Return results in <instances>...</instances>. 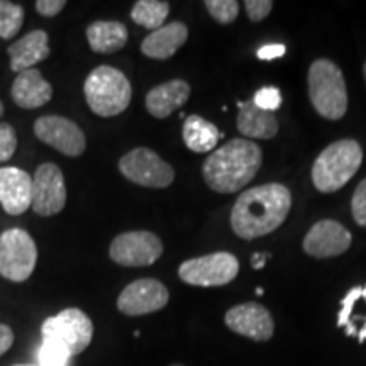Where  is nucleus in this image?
Listing matches in <instances>:
<instances>
[{
	"instance_id": "obj_1",
	"label": "nucleus",
	"mask_w": 366,
	"mask_h": 366,
	"mask_svg": "<svg viewBox=\"0 0 366 366\" xmlns=\"http://www.w3.org/2000/svg\"><path fill=\"white\" fill-rule=\"evenodd\" d=\"M292 209V194L282 183H267L244 190L231 210V227L241 239L272 234L285 222Z\"/></svg>"
},
{
	"instance_id": "obj_2",
	"label": "nucleus",
	"mask_w": 366,
	"mask_h": 366,
	"mask_svg": "<svg viewBox=\"0 0 366 366\" xmlns=\"http://www.w3.org/2000/svg\"><path fill=\"white\" fill-rule=\"evenodd\" d=\"M262 154V148L244 137L227 141L204 162V180L217 194H236L256 177Z\"/></svg>"
},
{
	"instance_id": "obj_3",
	"label": "nucleus",
	"mask_w": 366,
	"mask_h": 366,
	"mask_svg": "<svg viewBox=\"0 0 366 366\" xmlns=\"http://www.w3.org/2000/svg\"><path fill=\"white\" fill-rule=\"evenodd\" d=\"M84 95L86 105L95 116L116 117L129 107L132 86L129 79L121 70L100 65L86 76Z\"/></svg>"
},
{
	"instance_id": "obj_4",
	"label": "nucleus",
	"mask_w": 366,
	"mask_h": 366,
	"mask_svg": "<svg viewBox=\"0 0 366 366\" xmlns=\"http://www.w3.org/2000/svg\"><path fill=\"white\" fill-rule=\"evenodd\" d=\"M363 163V149L355 139L329 144L312 167V182L322 194H332L346 185Z\"/></svg>"
},
{
	"instance_id": "obj_5",
	"label": "nucleus",
	"mask_w": 366,
	"mask_h": 366,
	"mask_svg": "<svg viewBox=\"0 0 366 366\" xmlns=\"http://www.w3.org/2000/svg\"><path fill=\"white\" fill-rule=\"evenodd\" d=\"M309 99L315 112L340 121L347 111V89L342 71L331 59H315L307 75Z\"/></svg>"
},
{
	"instance_id": "obj_6",
	"label": "nucleus",
	"mask_w": 366,
	"mask_h": 366,
	"mask_svg": "<svg viewBox=\"0 0 366 366\" xmlns=\"http://www.w3.org/2000/svg\"><path fill=\"white\" fill-rule=\"evenodd\" d=\"M43 341H51L66 351L68 355H81L94 340V322L84 310L68 307L48 317L41 326Z\"/></svg>"
},
{
	"instance_id": "obj_7",
	"label": "nucleus",
	"mask_w": 366,
	"mask_h": 366,
	"mask_svg": "<svg viewBox=\"0 0 366 366\" xmlns=\"http://www.w3.org/2000/svg\"><path fill=\"white\" fill-rule=\"evenodd\" d=\"M38 263V246L21 227H11L0 234V274L9 282L29 280Z\"/></svg>"
},
{
	"instance_id": "obj_8",
	"label": "nucleus",
	"mask_w": 366,
	"mask_h": 366,
	"mask_svg": "<svg viewBox=\"0 0 366 366\" xmlns=\"http://www.w3.org/2000/svg\"><path fill=\"white\" fill-rule=\"evenodd\" d=\"M239 273V262L231 253H212L187 259L178 268L183 283L194 287H222Z\"/></svg>"
},
{
	"instance_id": "obj_9",
	"label": "nucleus",
	"mask_w": 366,
	"mask_h": 366,
	"mask_svg": "<svg viewBox=\"0 0 366 366\" xmlns=\"http://www.w3.org/2000/svg\"><path fill=\"white\" fill-rule=\"evenodd\" d=\"M119 172L127 180L148 189H167L175 180V170L149 148H134L119 159Z\"/></svg>"
},
{
	"instance_id": "obj_10",
	"label": "nucleus",
	"mask_w": 366,
	"mask_h": 366,
	"mask_svg": "<svg viewBox=\"0 0 366 366\" xmlns=\"http://www.w3.org/2000/svg\"><path fill=\"white\" fill-rule=\"evenodd\" d=\"M163 254V242L154 232L129 231L114 237L109 256L121 267H151Z\"/></svg>"
},
{
	"instance_id": "obj_11",
	"label": "nucleus",
	"mask_w": 366,
	"mask_h": 366,
	"mask_svg": "<svg viewBox=\"0 0 366 366\" xmlns=\"http://www.w3.org/2000/svg\"><path fill=\"white\" fill-rule=\"evenodd\" d=\"M66 205V185L58 164L43 163L33 177V202L31 209L41 217H51Z\"/></svg>"
},
{
	"instance_id": "obj_12",
	"label": "nucleus",
	"mask_w": 366,
	"mask_h": 366,
	"mask_svg": "<svg viewBox=\"0 0 366 366\" xmlns=\"http://www.w3.org/2000/svg\"><path fill=\"white\" fill-rule=\"evenodd\" d=\"M170 292L157 278H139L132 282L117 297V310L129 317L158 312L167 307Z\"/></svg>"
},
{
	"instance_id": "obj_13",
	"label": "nucleus",
	"mask_w": 366,
	"mask_h": 366,
	"mask_svg": "<svg viewBox=\"0 0 366 366\" xmlns=\"http://www.w3.org/2000/svg\"><path fill=\"white\" fill-rule=\"evenodd\" d=\"M34 134L65 157H81L86 149L85 132L76 122L63 116H43L34 122Z\"/></svg>"
},
{
	"instance_id": "obj_14",
	"label": "nucleus",
	"mask_w": 366,
	"mask_h": 366,
	"mask_svg": "<svg viewBox=\"0 0 366 366\" xmlns=\"http://www.w3.org/2000/svg\"><path fill=\"white\" fill-rule=\"evenodd\" d=\"M224 322L234 334L256 342L269 341L274 332V322L269 310L256 302H246L231 307L224 315Z\"/></svg>"
},
{
	"instance_id": "obj_15",
	"label": "nucleus",
	"mask_w": 366,
	"mask_h": 366,
	"mask_svg": "<svg viewBox=\"0 0 366 366\" xmlns=\"http://www.w3.org/2000/svg\"><path fill=\"white\" fill-rule=\"evenodd\" d=\"M351 232L340 222L326 221L315 222L304 237V251L312 258H334L346 253L351 246Z\"/></svg>"
},
{
	"instance_id": "obj_16",
	"label": "nucleus",
	"mask_w": 366,
	"mask_h": 366,
	"mask_svg": "<svg viewBox=\"0 0 366 366\" xmlns=\"http://www.w3.org/2000/svg\"><path fill=\"white\" fill-rule=\"evenodd\" d=\"M33 202V177L17 167L0 168V205L9 216H21Z\"/></svg>"
},
{
	"instance_id": "obj_17",
	"label": "nucleus",
	"mask_w": 366,
	"mask_h": 366,
	"mask_svg": "<svg viewBox=\"0 0 366 366\" xmlns=\"http://www.w3.org/2000/svg\"><path fill=\"white\" fill-rule=\"evenodd\" d=\"M11 97L17 107L34 111L51 100L53 86L48 80H44L43 73L31 68L16 76L11 89Z\"/></svg>"
},
{
	"instance_id": "obj_18",
	"label": "nucleus",
	"mask_w": 366,
	"mask_h": 366,
	"mask_svg": "<svg viewBox=\"0 0 366 366\" xmlns=\"http://www.w3.org/2000/svg\"><path fill=\"white\" fill-rule=\"evenodd\" d=\"M7 54L11 58L12 71L22 73L31 70L49 56V36L43 29L31 31L9 46Z\"/></svg>"
},
{
	"instance_id": "obj_19",
	"label": "nucleus",
	"mask_w": 366,
	"mask_h": 366,
	"mask_svg": "<svg viewBox=\"0 0 366 366\" xmlns=\"http://www.w3.org/2000/svg\"><path fill=\"white\" fill-rule=\"evenodd\" d=\"M190 85L185 80H168L151 89L146 95V111L157 119H167L190 99Z\"/></svg>"
},
{
	"instance_id": "obj_20",
	"label": "nucleus",
	"mask_w": 366,
	"mask_h": 366,
	"mask_svg": "<svg viewBox=\"0 0 366 366\" xmlns=\"http://www.w3.org/2000/svg\"><path fill=\"white\" fill-rule=\"evenodd\" d=\"M189 27L183 22H170L149 33L141 43V53L151 59H168L185 44Z\"/></svg>"
},
{
	"instance_id": "obj_21",
	"label": "nucleus",
	"mask_w": 366,
	"mask_h": 366,
	"mask_svg": "<svg viewBox=\"0 0 366 366\" xmlns=\"http://www.w3.org/2000/svg\"><path fill=\"white\" fill-rule=\"evenodd\" d=\"M237 131L248 139H272L278 134L277 117L273 112L259 109L253 100L251 102H237Z\"/></svg>"
},
{
	"instance_id": "obj_22",
	"label": "nucleus",
	"mask_w": 366,
	"mask_h": 366,
	"mask_svg": "<svg viewBox=\"0 0 366 366\" xmlns=\"http://www.w3.org/2000/svg\"><path fill=\"white\" fill-rule=\"evenodd\" d=\"M127 38V27L119 21H95L86 27V41L90 49L99 54L119 51L126 46Z\"/></svg>"
},
{
	"instance_id": "obj_23",
	"label": "nucleus",
	"mask_w": 366,
	"mask_h": 366,
	"mask_svg": "<svg viewBox=\"0 0 366 366\" xmlns=\"http://www.w3.org/2000/svg\"><path fill=\"white\" fill-rule=\"evenodd\" d=\"M182 136L183 143L194 153H209L216 148L219 139H221V132H219L217 126H214L202 116H197V114H192L185 119Z\"/></svg>"
},
{
	"instance_id": "obj_24",
	"label": "nucleus",
	"mask_w": 366,
	"mask_h": 366,
	"mask_svg": "<svg viewBox=\"0 0 366 366\" xmlns=\"http://www.w3.org/2000/svg\"><path fill=\"white\" fill-rule=\"evenodd\" d=\"M168 14H170V4L162 0H137L131 11V19L137 26H143L146 29L153 31L164 26Z\"/></svg>"
},
{
	"instance_id": "obj_25",
	"label": "nucleus",
	"mask_w": 366,
	"mask_h": 366,
	"mask_svg": "<svg viewBox=\"0 0 366 366\" xmlns=\"http://www.w3.org/2000/svg\"><path fill=\"white\" fill-rule=\"evenodd\" d=\"M24 7L21 4L0 0V39H12L24 24Z\"/></svg>"
},
{
	"instance_id": "obj_26",
	"label": "nucleus",
	"mask_w": 366,
	"mask_h": 366,
	"mask_svg": "<svg viewBox=\"0 0 366 366\" xmlns=\"http://www.w3.org/2000/svg\"><path fill=\"white\" fill-rule=\"evenodd\" d=\"M204 6L219 24H231L239 16V2L236 0H205Z\"/></svg>"
},
{
	"instance_id": "obj_27",
	"label": "nucleus",
	"mask_w": 366,
	"mask_h": 366,
	"mask_svg": "<svg viewBox=\"0 0 366 366\" xmlns=\"http://www.w3.org/2000/svg\"><path fill=\"white\" fill-rule=\"evenodd\" d=\"M70 355L51 341H43L38 351V366H66Z\"/></svg>"
},
{
	"instance_id": "obj_28",
	"label": "nucleus",
	"mask_w": 366,
	"mask_h": 366,
	"mask_svg": "<svg viewBox=\"0 0 366 366\" xmlns=\"http://www.w3.org/2000/svg\"><path fill=\"white\" fill-rule=\"evenodd\" d=\"M17 149L16 129L7 122H0V163L14 157Z\"/></svg>"
},
{
	"instance_id": "obj_29",
	"label": "nucleus",
	"mask_w": 366,
	"mask_h": 366,
	"mask_svg": "<svg viewBox=\"0 0 366 366\" xmlns=\"http://www.w3.org/2000/svg\"><path fill=\"white\" fill-rule=\"evenodd\" d=\"M253 102L258 105L259 109L267 112H273L277 109H280L282 105V94L277 86H263L262 90H258L254 94Z\"/></svg>"
},
{
	"instance_id": "obj_30",
	"label": "nucleus",
	"mask_w": 366,
	"mask_h": 366,
	"mask_svg": "<svg viewBox=\"0 0 366 366\" xmlns=\"http://www.w3.org/2000/svg\"><path fill=\"white\" fill-rule=\"evenodd\" d=\"M351 212L356 224L366 227V178L356 187L353 200H351Z\"/></svg>"
},
{
	"instance_id": "obj_31",
	"label": "nucleus",
	"mask_w": 366,
	"mask_h": 366,
	"mask_svg": "<svg viewBox=\"0 0 366 366\" xmlns=\"http://www.w3.org/2000/svg\"><path fill=\"white\" fill-rule=\"evenodd\" d=\"M246 12H248L249 21L259 22L264 17H268V14L272 12L273 2L272 0H246L244 2Z\"/></svg>"
},
{
	"instance_id": "obj_32",
	"label": "nucleus",
	"mask_w": 366,
	"mask_h": 366,
	"mask_svg": "<svg viewBox=\"0 0 366 366\" xmlns=\"http://www.w3.org/2000/svg\"><path fill=\"white\" fill-rule=\"evenodd\" d=\"M65 7V0H38V2H36V11H38V14H41L43 17L58 16Z\"/></svg>"
},
{
	"instance_id": "obj_33",
	"label": "nucleus",
	"mask_w": 366,
	"mask_h": 366,
	"mask_svg": "<svg viewBox=\"0 0 366 366\" xmlns=\"http://www.w3.org/2000/svg\"><path fill=\"white\" fill-rule=\"evenodd\" d=\"M287 53L285 44H267L263 48L258 49V58L263 59V61H272V59L282 58L283 54Z\"/></svg>"
},
{
	"instance_id": "obj_34",
	"label": "nucleus",
	"mask_w": 366,
	"mask_h": 366,
	"mask_svg": "<svg viewBox=\"0 0 366 366\" xmlns=\"http://www.w3.org/2000/svg\"><path fill=\"white\" fill-rule=\"evenodd\" d=\"M14 340H16V336H14L12 329L9 327L7 324L0 322V356H4L9 350H11Z\"/></svg>"
},
{
	"instance_id": "obj_35",
	"label": "nucleus",
	"mask_w": 366,
	"mask_h": 366,
	"mask_svg": "<svg viewBox=\"0 0 366 366\" xmlns=\"http://www.w3.org/2000/svg\"><path fill=\"white\" fill-rule=\"evenodd\" d=\"M269 253H256L253 254V258H251V264H253L254 269H262L264 267V262L269 258Z\"/></svg>"
},
{
	"instance_id": "obj_36",
	"label": "nucleus",
	"mask_w": 366,
	"mask_h": 366,
	"mask_svg": "<svg viewBox=\"0 0 366 366\" xmlns=\"http://www.w3.org/2000/svg\"><path fill=\"white\" fill-rule=\"evenodd\" d=\"M2 116H4V104L0 102V117H2Z\"/></svg>"
},
{
	"instance_id": "obj_37",
	"label": "nucleus",
	"mask_w": 366,
	"mask_h": 366,
	"mask_svg": "<svg viewBox=\"0 0 366 366\" xmlns=\"http://www.w3.org/2000/svg\"><path fill=\"white\" fill-rule=\"evenodd\" d=\"M256 294H258V295H263V288H256Z\"/></svg>"
},
{
	"instance_id": "obj_38",
	"label": "nucleus",
	"mask_w": 366,
	"mask_h": 366,
	"mask_svg": "<svg viewBox=\"0 0 366 366\" xmlns=\"http://www.w3.org/2000/svg\"><path fill=\"white\" fill-rule=\"evenodd\" d=\"M363 75H365V81H366V61H365V65H363Z\"/></svg>"
},
{
	"instance_id": "obj_39",
	"label": "nucleus",
	"mask_w": 366,
	"mask_h": 366,
	"mask_svg": "<svg viewBox=\"0 0 366 366\" xmlns=\"http://www.w3.org/2000/svg\"><path fill=\"white\" fill-rule=\"evenodd\" d=\"M14 366H38V365H14Z\"/></svg>"
},
{
	"instance_id": "obj_40",
	"label": "nucleus",
	"mask_w": 366,
	"mask_h": 366,
	"mask_svg": "<svg viewBox=\"0 0 366 366\" xmlns=\"http://www.w3.org/2000/svg\"><path fill=\"white\" fill-rule=\"evenodd\" d=\"M170 366H185V365H178V363H175V365H170Z\"/></svg>"
}]
</instances>
